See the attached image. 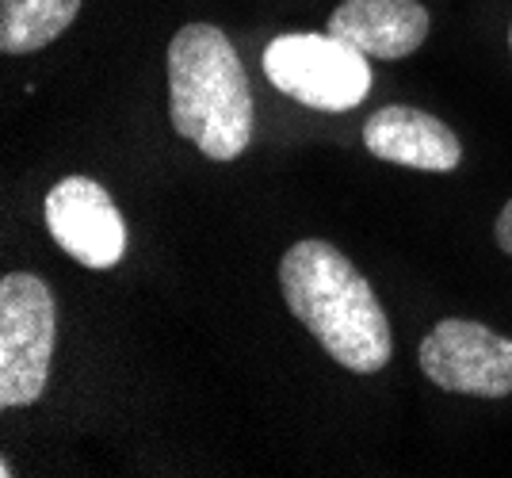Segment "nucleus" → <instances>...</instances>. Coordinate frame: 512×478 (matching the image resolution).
Returning <instances> with one entry per match:
<instances>
[{"label":"nucleus","instance_id":"obj_1","mask_svg":"<svg viewBox=\"0 0 512 478\" xmlns=\"http://www.w3.org/2000/svg\"><path fill=\"white\" fill-rule=\"evenodd\" d=\"M279 283L291 314L337 364L360 375H375L390 364V318L375 287L337 245L318 238L295 241L279 261Z\"/></svg>","mask_w":512,"mask_h":478},{"label":"nucleus","instance_id":"obj_2","mask_svg":"<svg viewBox=\"0 0 512 478\" xmlns=\"http://www.w3.org/2000/svg\"><path fill=\"white\" fill-rule=\"evenodd\" d=\"M169 119L211 161H234L253 142V88L237 46L214 23H188L172 35Z\"/></svg>","mask_w":512,"mask_h":478},{"label":"nucleus","instance_id":"obj_3","mask_svg":"<svg viewBox=\"0 0 512 478\" xmlns=\"http://www.w3.org/2000/svg\"><path fill=\"white\" fill-rule=\"evenodd\" d=\"M58 314L46 280L8 272L0 280V406L20 410L39 402L50 379Z\"/></svg>","mask_w":512,"mask_h":478},{"label":"nucleus","instance_id":"obj_4","mask_svg":"<svg viewBox=\"0 0 512 478\" xmlns=\"http://www.w3.org/2000/svg\"><path fill=\"white\" fill-rule=\"evenodd\" d=\"M264 77L291 100L318 111H348L371 92L367 54L337 35H279L264 50Z\"/></svg>","mask_w":512,"mask_h":478},{"label":"nucleus","instance_id":"obj_5","mask_svg":"<svg viewBox=\"0 0 512 478\" xmlns=\"http://www.w3.org/2000/svg\"><path fill=\"white\" fill-rule=\"evenodd\" d=\"M421 371L451 394L509 398L512 394V341L482 322L444 318L425 333L417 348Z\"/></svg>","mask_w":512,"mask_h":478},{"label":"nucleus","instance_id":"obj_6","mask_svg":"<svg viewBox=\"0 0 512 478\" xmlns=\"http://www.w3.org/2000/svg\"><path fill=\"white\" fill-rule=\"evenodd\" d=\"M46 230L85 268H115L127 253V222L92 176H65L46 196Z\"/></svg>","mask_w":512,"mask_h":478},{"label":"nucleus","instance_id":"obj_7","mask_svg":"<svg viewBox=\"0 0 512 478\" xmlns=\"http://www.w3.org/2000/svg\"><path fill=\"white\" fill-rule=\"evenodd\" d=\"M363 146L379 161L406 165V169H425V173H451L463 161L459 134L436 115L406 104L379 108L363 123Z\"/></svg>","mask_w":512,"mask_h":478},{"label":"nucleus","instance_id":"obj_8","mask_svg":"<svg viewBox=\"0 0 512 478\" xmlns=\"http://www.w3.org/2000/svg\"><path fill=\"white\" fill-rule=\"evenodd\" d=\"M329 35L367 58L398 62L428 39V8L421 0H344L329 12Z\"/></svg>","mask_w":512,"mask_h":478},{"label":"nucleus","instance_id":"obj_9","mask_svg":"<svg viewBox=\"0 0 512 478\" xmlns=\"http://www.w3.org/2000/svg\"><path fill=\"white\" fill-rule=\"evenodd\" d=\"M81 0H0V50L31 54L77 20Z\"/></svg>","mask_w":512,"mask_h":478},{"label":"nucleus","instance_id":"obj_10","mask_svg":"<svg viewBox=\"0 0 512 478\" xmlns=\"http://www.w3.org/2000/svg\"><path fill=\"white\" fill-rule=\"evenodd\" d=\"M493 230H497V245L512 257V199L505 203V211L497 215V226H493Z\"/></svg>","mask_w":512,"mask_h":478},{"label":"nucleus","instance_id":"obj_11","mask_svg":"<svg viewBox=\"0 0 512 478\" xmlns=\"http://www.w3.org/2000/svg\"><path fill=\"white\" fill-rule=\"evenodd\" d=\"M509 46H512V27H509Z\"/></svg>","mask_w":512,"mask_h":478}]
</instances>
